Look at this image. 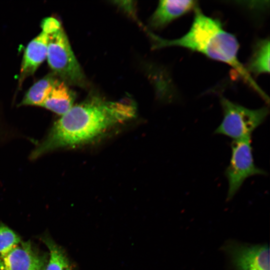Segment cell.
I'll use <instances>...</instances> for the list:
<instances>
[{
  "mask_svg": "<svg viewBox=\"0 0 270 270\" xmlns=\"http://www.w3.org/2000/svg\"><path fill=\"white\" fill-rule=\"evenodd\" d=\"M136 107L130 100L110 101L91 95L73 106L53 124L34 148L32 159L52 150L90 142L114 126L132 118Z\"/></svg>",
  "mask_w": 270,
  "mask_h": 270,
  "instance_id": "obj_1",
  "label": "cell"
},
{
  "mask_svg": "<svg viewBox=\"0 0 270 270\" xmlns=\"http://www.w3.org/2000/svg\"><path fill=\"white\" fill-rule=\"evenodd\" d=\"M150 36L155 41L156 48L182 47L228 64L266 102H268V97L239 60V44L236 36L225 30L219 20L205 15L198 8H195L194 20L190 30L182 37L168 40L153 34Z\"/></svg>",
  "mask_w": 270,
  "mask_h": 270,
  "instance_id": "obj_2",
  "label": "cell"
},
{
  "mask_svg": "<svg viewBox=\"0 0 270 270\" xmlns=\"http://www.w3.org/2000/svg\"><path fill=\"white\" fill-rule=\"evenodd\" d=\"M46 58L52 72L68 85L86 86V76L62 27L50 34Z\"/></svg>",
  "mask_w": 270,
  "mask_h": 270,
  "instance_id": "obj_3",
  "label": "cell"
},
{
  "mask_svg": "<svg viewBox=\"0 0 270 270\" xmlns=\"http://www.w3.org/2000/svg\"><path fill=\"white\" fill-rule=\"evenodd\" d=\"M223 118L214 130L215 134L238 140L251 136L252 133L266 120L269 110L264 106L250 109L225 98H220Z\"/></svg>",
  "mask_w": 270,
  "mask_h": 270,
  "instance_id": "obj_4",
  "label": "cell"
},
{
  "mask_svg": "<svg viewBox=\"0 0 270 270\" xmlns=\"http://www.w3.org/2000/svg\"><path fill=\"white\" fill-rule=\"evenodd\" d=\"M231 158L224 172L228 182L227 200H231L248 178L256 175H266V172L256 166L254 162L251 136L233 140Z\"/></svg>",
  "mask_w": 270,
  "mask_h": 270,
  "instance_id": "obj_5",
  "label": "cell"
},
{
  "mask_svg": "<svg viewBox=\"0 0 270 270\" xmlns=\"http://www.w3.org/2000/svg\"><path fill=\"white\" fill-rule=\"evenodd\" d=\"M48 260L28 240L0 258V270H44Z\"/></svg>",
  "mask_w": 270,
  "mask_h": 270,
  "instance_id": "obj_6",
  "label": "cell"
},
{
  "mask_svg": "<svg viewBox=\"0 0 270 270\" xmlns=\"http://www.w3.org/2000/svg\"><path fill=\"white\" fill-rule=\"evenodd\" d=\"M226 249L238 270H270V248L267 244H234Z\"/></svg>",
  "mask_w": 270,
  "mask_h": 270,
  "instance_id": "obj_7",
  "label": "cell"
},
{
  "mask_svg": "<svg viewBox=\"0 0 270 270\" xmlns=\"http://www.w3.org/2000/svg\"><path fill=\"white\" fill-rule=\"evenodd\" d=\"M50 34L44 30L33 38L25 50L18 79L20 86L28 76L32 75L46 58Z\"/></svg>",
  "mask_w": 270,
  "mask_h": 270,
  "instance_id": "obj_8",
  "label": "cell"
},
{
  "mask_svg": "<svg viewBox=\"0 0 270 270\" xmlns=\"http://www.w3.org/2000/svg\"><path fill=\"white\" fill-rule=\"evenodd\" d=\"M196 7L194 0H160L150 18L149 24L154 29H162Z\"/></svg>",
  "mask_w": 270,
  "mask_h": 270,
  "instance_id": "obj_9",
  "label": "cell"
},
{
  "mask_svg": "<svg viewBox=\"0 0 270 270\" xmlns=\"http://www.w3.org/2000/svg\"><path fill=\"white\" fill-rule=\"evenodd\" d=\"M75 98L74 92L58 78L40 106L62 116L73 106Z\"/></svg>",
  "mask_w": 270,
  "mask_h": 270,
  "instance_id": "obj_10",
  "label": "cell"
},
{
  "mask_svg": "<svg viewBox=\"0 0 270 270\" xmlns=\"http://www.w3.org/2000/svg\"><path fill=\"white\" fill-rule=\"evenodd\" d=\"M58 78L51 72L37 81L26 93L20 105L40 106Z\"/></svg>",
  "mask_w": 270,
  "mask_h": 270,
  "instance_id": "obj_11",
  "label": "cell"
},
{
  "mask_svg": "<svg viewBox=\"0 0 270 270\" xmlns=\"http://www.w3.org/2000/svg\"><path fill=\"white\" fill-rule=\"evenodd\" d=\"M247 71L256 75L270 72V40L264 38L254 44L248 61Z\"/></svg>",
  "mask_w": 270,
  "mask_h": 270,
  "instance_id": "obj_12",
  "label": "cell"
},
{
  "mask_svg": "<svg viewBox=\"0 0 270 270\" xmlns=\"http://www.w3.org/2000/svg\"><path fill=\"white\" fill-rule=\"evenodd\" d=\"M42 240L49 251V258L44 270H74L65 252L50 236L46 234Z\"/></svg>",
  "mask_w": 270,
  "mask_h": 270,
  "instance_id": "obj_13",
  "label": "cell"
},
{
  "mask_svg": "<svg viewBox=\"0 0 270 270\" xmlns=\"http://www.w3.org/2000/svg\"><path fill=\"white\" fill-rule=\"evenodd\" d=\"M20 236L3 223L0 224V258L22 242Z\"/></svg>",
  "mask_w": 270,
  "mask_h": 270,
  "instance_id": "obj_14",
  "label": "cell"
},
{
  "mask_svg": "<svg viewBox=\"0 0 270 270\" xmlns=\"http://www.w3.org/2000/svg\"><path fill=\"white\" fill-rule=\"evenodd\" d=\"M42 30L52 34L60 29L62 26L60 22L53 17H48L43 19L40 24Z\"/></svg>",
  "mask_w": 270,
  "mask_h": 270,
  "instance_id": "obj_15",
  "label": "cell"
}]
</instances>
